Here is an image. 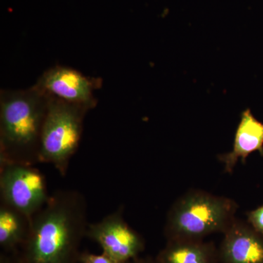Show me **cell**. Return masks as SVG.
<instances>
[{"mask_svg": "<svg viewBox=\"0 0 263 263\" xmlns=\"http://www.w3.org/2000/svg\"><path fill=\"white\" fill-rule=\"evenodd\" d=\"M224 258L229 263H263V235L252 227L233 221L226 230Z\"/></svg>", "mask_w": 263, "mask_h": 263, "instance_id": "obj_8", "label": "cell"}, {"mask_svg": "<svg viewBox=\"0 0 263 263\" xmlns=\"http://www.w3.org/2000/svg\"><path fill=\"white\" fill-rule=\"evenodd\" d=\"M89 224L84 195L57 190L33 216L27 238L13 254L18 263H79Z\"/></svg>", "mask_w": 263, "mask_h": 263, "instance_id": "obj_1", "label": "cell"}, {"mask_svg": "<svg viewBox=\"0 0 263 263\" xmlns=\"http://www.w3.org/2000/svg\"><path fill=\"white\" fill-rule=\"evenodd\" d=\"M236 204L226 197L195 192L174 204L166 230L174 237L197 238L227 230L233 222Z\"/></svg>", "mask_w": 263, "mask_h": 263, "instance_id": "obj_4", "label": "cell"}, {"mask_svg": "<svg viewBox=\"0 0 263 263\" xmlns=\"http://www.w3.org/2000/svg\"><path fill=\"white\" fill-rule=\"evenodd\" d=\"M31 219L22 213L0 205V247L5 253L14 254L27 238Z\"/></svg>", "mask_w": 263, "mask_h": 263, "instance_id": "obj_10", "label": "cell"}, {"mask_svg": "<svg viewBox=\"0 0 263 263\" xmlns=\"http://www.w3.org/2000/svg\"><path fill=\"white\" fill-rule=\"evenodd\" d=\"M103 83L101 78L86 76L72 67L57 65L45 70L34 85L50 96L91 110L98 105L95 91L100 89Z\"/></svg>", "mask_w": 263, "mask_h": 263, "instance_id": "obj_6", "label": "cell"}, {"mask_svg": "<svg viewBox=\"0 0 263 263\" xmlns=\"http://www.w3.org/2000/svg\"><path fill=\"white\" fill-rule=\"evenodd\" d=\"M32 164L0 162L1 203L32 219L49 200L44 175Z\"/></svg>", "mask_w": 263, "mask_h": 263, "instance_id": "obj_5", "label": "cell"}, {"mask_svg": "<svg viewBox=\"0 0 263 263\" xmlns=\"http://www.w3.org/2000/svg\"><path fill=\"white\" fill-rule=\"evenodd\" d=\"M160 263H208L207 252L199 245H172L161 254Z\"/></svg>", "mask_w": 263, "mask_h": 263, "instance_id": "obj_11", "label": "cell"}, {"mask_svg": "<svg viewBox=\"0 0 263 263\" xmlns=\"http://www.w3.org/2000/svg\"><path fill=\"white\" fill-rule=\"evenodd\" d=\"M86 238L98 243L103 253L122 262L135 259L143 248V241L123 216V208L89 223Z\"/></svg>", "mask_w": 263, "mask_h": 263, "instance_id": "obj_7", "label": "cell"}, {"mask_svg": "<svg viewBox=\"0 0 263 263\" xmlns=\"http://www.w3.org/2000/svg\"><path fill=\"white\" fill-rule=\"evenodd\" d=\"M247 218L250 226L263 235V204L255 210L249 212Z\"/></svg>", "mask_w": 263, "mask_h": 263, "instance_id": "obj_13", "label": "cell"}, {"mask_svg": "<svg viewBox=\"0 0 263 263\" xmlns=\"http://www.w3.org/2000/svg\"><path fill=\"white\" fill-rule=\"evenodd\" d=\"M89 111L49 95L41 134L40 163L51 164L61 176H66L71 159L80 145L85 117Z\"/></svg>", "mask_w": 263, "mask_h": 263, "instance_id": "obj_3", "label": "cell"}, {"mask_svg": "<svg viewBox=\"0 0 263 263\" xmlns=\"http://www.w3.org/2000/svg\"><path fill=\"white\" fill-rule=\"evenodd\" d=\"M79 263H130L122 262L105 253L95 254L89 252H82L79 257Z\"/></svg>", "mask_w": 263, "mask_h": 263, "instance_id": "obj_12", "label": "cell"}, {"mask_svg": "<svg viewBox=\"0 0 263 263\" xmlns=\"http://www.w3.org/2000/svg\"><path fill=\"white\" fill-rule=\"evenodd\" d=\"M138 263H154V262H150V261H141V262H139Z\"/></svg>", "mask_w": 263, "mask_h": 263, "instance_id": "obj_15", "label": "cell"}, {"mask_svg": "<svg viewBox=\"0 0 263 263\" xmlns=\"http://www.w3.org/2000/svg\"><path fill=\"white\" fill-rule=\"evenodd\" d=\"M255 152L263 156V123L247 108L240 115L233 150L219 156V159L224 164L226 172L232 173L239 159L245 163L248 156Z\"/></svg>", "mask_w": 263, "mask_h": 263, "instance_id": "obj_9", "label": "cell"}, {"mask_svg": "<svg viewBox=\"0 0 263 263\" xmlns=\"http://www.w3.org/2000/svg\"><path fill=\"white\" fill-rule=\"evenodd\" d=\"M49 95L33 84L0 91V162L35 165Z\"/></svg>", "mask_w": 263, "mask_h": 263, "instance_id": "obj_2", "label": "cell"}, {"mask_svg": "<svg viewBox=\"0 0 263 263\" xmlns=\"http://www.w3.org/2000/svg\"><path fill=\"white\" fill-rule=\"evenodd\" d=\"M0 263H18L13 254L2 253Z\"/></svg>", "mask_w": 263, "mask_h": 263, "instance_id": "obj_14", "label": "cell"}]
</instances>
